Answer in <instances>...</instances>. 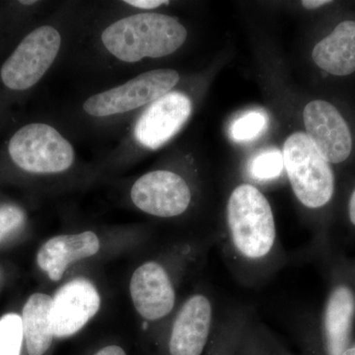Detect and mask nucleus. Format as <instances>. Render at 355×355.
Instances as JSON below:
<instances>
[{
  "mask_svg": "<svg viewBox=\"0 0 355 355\" xmlns=\"http://www.w3.org/2000/svg\"><path fill=\"white\" fill-rule=\"evenodd\" d=\"M220 247L231 272L245 286L265 282L282 263L272 207L253 184H239L229 196Z\"/></svg>",
  "mask_w": 355,
  "mask_h": 355,
  "instance_id": "obj_1",
  "label": "nucleus"
},
{
  "mask_svg": "<svg viewBox=\"0 0 355 355\" xmlns=\"http://www.w3.org/2000/svg\"><path fill=\"white\" fill-rule=\"evenodd\" d=\"M268 121V116L263 112L251 111L244 114L231 125V137L237 142L251 141L266 130Z\"/></svg>",
  "mask_w": 355,
  "mask_h": 355,
  "instance_id": "obj_20",
  "label": "nucleus"
},
{
  "mask_svg": "<svg viewBox=\"0 0 355 355\" xmlns=\"http://www.w3.org/2000/svg\"><path fill=\"white\" fill-rule=\"evenodd\" d=\"M99 249V239L91 231L57 236L44 243L39 250L37 263L53 282H58L70 263L94 256Z\"/></svg>",
  "mask_w": 355,
  "mask_h": 355,
  "instance_id": "obj_14",
  "label": "nucleus"
},
{
  "mask_svg": "<svg viewBox=\"0 0 355 355\" xmlns=\"http://www.w3.org/2000/svg\"><path fill=\"white\" fill-rule=\"evenodd\" d=\"M214 306L202 293L190 296L173 321L168 349L170 355H202L214 326Z\"/></svg>",
  "mask_w": 355,
  "mask_h": 355,
  "instance_id": "obj_8",
  "label": "nucleus"
},
{
  "mask_svg": "<svg viewBox=\"0 0 355 355\" xmlns=\"http://www.w3.org/2000/svg\"><path fill=\"white\" fill-rule=\"evenodd\" d=\"M313 60L320 69L336 76L355 71V21L340 23L331 34L315 46Z\"/></svg>",
  "mask_w": 355,
  "mask_h": 355,
  "instance_id": "obj_15",
  "label": "nucleus"
},
{
  "mask_svg": "<svg viewBox=\"0 0 355 355\" xmlns=\"http://www.w3.org/2000/svg\"><path fill=\"white\" fill-rule=\"evenodd\" d=\"M343 355H355V343H352Z\"/></svg>",
  "mask_w": 355,
  "mask_h": 355,
  "instance_id": "obj_27",
  "label": "nucleus"
},
{
  "mask_svg": "<svg viewBox=\"0 0 355 355\" xmlns=\"http://www.w3.org/2000/svg\"><path fill=\"white\" fill-rule=\"evenodd\" d=\"M284 169V155L279 149H270L254 156L249 172L257 181H270L280 176Z\"/></svg>",
  "mask_w": 355,
  "mask_h": 355,
  "instance_id": "obj_19",
  "label": "nucleus"
},
{
  "mask_svg": "<svg viewBox=\"0 0 355 355\" xmlns=\"http://www.w3.org/2000/svg\"><path fill=\"white\" fill-rule=\"evenodd\" d=\"M330 3V0H303L301 2V4L307 9H316Z\"/></svg>",
  "mask_w": 355,
  "mask_h": 355,
  "instance_id": "obj_25",
  "label": "nucleus"
},
{
  "mask_svg": "<svg viewBox=\"0 0 355 355\" xmlns=\"http://www.w3.org/2000/svg\"><path fill=\"white\" fill-rule=\"evenodd\" d=\"M191 101L181 92H170L156 100L140 116L135 137L140 146L159 148L173 139L184 127L191 114Z\"/></svg>",
  "mask_w": 355,
  "mask_h": 355,
  "instance_id": "obj_9",
  "label": "nucleus"
},
{
  "mask_svg": "<svg viewBox=\"0 0 355 355\" xmlns=\"http://www.w3.org/2000/svg\"><path fill=\"white\" fill-rule=\"evenodd\" d=\"M101 305L99 293L90 280L76 279L58 289L51 310L55 338H67L81 330L97 314Z\"/></svg>",
  "mask_w": 355,
  "mask_h": 355,
  "instance_id": "obj_10",
  "label": "nucleus"
},
{
  "mask_svg": "<svg viewBox=\"0 0 355 355\" xmlns=\"http://www.w3.org/2000/svg\"><path fill=\"white\" fill-rule=\"evenodd\" d=\"M95 355H127V354L118 345H109L99 350Z\"/></svg>",
  "mask_w": 355,
  "mask_h": 355,
  "instance_id": "obj_24",
  "label": "nucleus"
},
{
  "mask_svg": "<svg viewBox=\"0 0 355 355\" xmlns=\"http://www.w3.org/2000/svg\"><path fill=\"white\" fill-rule=\"evenodd\" d=\"M179 80L176 70H150L121 85L91 96L84 102L83 110L97 118L128 113L168 94Z\"/></svg>",
  "mask_w": 355,
  "mask_h": 355,
  "instance_id": "obj_6",
  "label": "nucleus"
},
{
  "mask_svg": "<svg viewBox=\"0 0 355 355\" xmlns=\"http://www.w3.org/2000/svg\"><path fill=\"white\" fill-rule=\"evenodd\" d=\"M125 3L135 7V8L151 10V9L158 8L163 4H168L169 1H164V0H127Z\"/></svg>",
  "mask_w": 355,
  "mask_h": 355,
  "instance_id": "obj_22",
  "label": "nucleus"
},
{
  "mask_svg": "<svg viewBox=\"0 0 355 355\" xmlns=\"http://www.w3.org/2000/svg\"><path fill=\"white\" fill-rule=\"evenodd\" d=\"M130 197L137 209L162 218L182 216L193 198L188 182L168 170H155L140 177L133 184Z\"/></svg>",
  "mask_w": 355,
  "mask_h": 355,
  "instance_id": "obj_7",
  "label": "nucleus"
},
{
  "mask_svg": "<svg viewBox=\"0 0 355 355\" xmlns=\"http://www.w3.org/2000/svg\"><path fill=\"white\" fill-rule=\"evenodd\" d=\"M307 135L329 163H342L352 153V137L347 121L334 105L315 100L305 107Z\"/></svg>",
  "mask_w": 355,
  "mask_h": 355,
  "instance_id": "obj_11",
  "label": "nucleus"
},
{
  "mask_svg": "<svg viewBox=\"0 0 355 355\" xmlns=\"http://www.w3.org/2000/svg\"><path fill=\"white\" fill-rule=\"evenodd\" d=\"M188 37L186 28L165 14H133L108 26L102 33L103 46L128 64L144 58L167 57L179 50Z\"/></svg>",
  "mask_w": 355,
  "mask_h": 355,
  "instance_id": "obj_2",
  "label": "nucleus"
},
{
  "mask_svg": "<svg viewBox=\"0 0 355 355\" xmlns=\"http://www.w3.org/2000/svg\"><path fill=\"white\" fill-rule=\"evenodd\" d=\"M4 155L20 171L34 175L58 174L76 159L73 146L48 123H28L7 140Z\"/></svg>",
  "mask_w": 355,
  "mask_h": 355,
  "instance_id": "obj_3",
  "label": "nucleus"
},
{
  "mask_svg": "<svg viewBox=\"0 0 355 355\" xmlns=\"http://www.w3.org/2000/svg\"><path fill=\"white\" fill-rule=\"evenodd\" d=\"M282 155L287 177L298 202L309 209L328 205L335 191V175L330 163L307 133L291 135L284 144Z\"/></svg>",
  "mask_w": 355,
  "mask_h": 355,
  "instance_id": "obj_4",
  "label": "nucleus"
},
{
  "mask_svg": "<svg viewBox=\"0 0 355 355\" xmlns=\"http://www.w3.org/2000/svg\"><path fill=\"white\" fill-rule=\"evenodd\" d=\"M250 322H251V320H250L249 323L247 324L246 329H245L244 334H243L241 345L247 355H253V343H252L251 330H250Z\"/></svg>",
  "mask_w": 355,
  "mask_h": 355,
  "instance_id": "obj_23",
  "label": "nucleus"
},
{
  "mask_svg": "<svg viewBox=\"0 0 355 355\" xmlns=\"http://www.w3.org/2000/svg\"><path fill=\"white\" fill-rule=\"evenodd\" d=\"M53 298L35 293L28 298L22 310L23 335L29 355H44L53 343L51 310Z\"/></svg>",
  "mask_w": 355,
  "mask_h": 355,
  "instance_id": "obj_16",
  "label": "nucleus"
},
{
  "mask_svg": "<svg viewBox=\"0 0 355 355\" xmlns=\"http://www.w3.org/2000/svg\"><path fill=\"white\" fill-rule=\"evenodd\" d=\"M355 320V294L347 284L331 288L318 328L324 355H343L352 345Z\"/></svg>",
  "mask_w": 355,
  "mask_h": 355,
  "instance_id": "obj_13",
  "label": "nucleus"
},
{
  "mask_svg": "<svg viewBox=\"0 0 355 355\" xmlns=\"http://www.w3.org/2000/svg\"><path fill=\"white\" fill-rule=\"evenodd\" d=\"M249 321L248 313L243 309L230 311L221 317L214 331V354L234 355Z\"/></svg>",
  "mask_w": 355,
  "mask_h": 355,
  "instance_id": "obj_17",
  "label": "nucleus"
},
{
  "mask_svg": "<svg viewBox=\"0 0 355 355\" xmlns=\"http://www.w3.org/2000/svg\"><path fill=\"white\" fill-rule=\"evenodd\" d=\"M26 222L24 210L13 203L0 205V242L17 232Z\"/></svg>",
  "mask_w": 355,
  "mask_h": 355,
  "instance_id": "obj_21",
  "label": "nucleus"
},
{
  "mask_svg": "<svg viewBox=\"0 0 355 355\" xmlns=\"http://www.w3.org/2000/svg\"><path fill=\"white\" fill-rule=\"evenodd\" d=\"M133 305L146 321H158L171 314L176 289L171 275L162 263L150 261L133 272L130 280Z\"/></svg>",
  "mask_w": 355,
  "mask_h": 355,
  "instance_id": "obj_12",
  "label": "nucleus"
},
{
  "mask_svg": "<svg viewBox=\"0 0 355 355\" xmlns=\"http://www.w3.org/2000/svg\"><path fill=\"white\" fill-rule=\"evenodd\" d=\"M23 340L19 315L9 313L0 318V355H20Z\"/></svg>",
  "mask_w": 355,
  "mask_h": 355,
  "instance_id": "obj_18",
  "label": "nucleus"
},
{
  "mask_svg": "<svg viewBox=\"0 0 355 355\" xmlns=\"http://www.w3.org/2000/svg\"><path fill=\"white\" fill-rule=\"evenodd\" d=\"M60 46L62 36L53 26L28 33L0 64V93L13 96L31 90L55 62Z\"/></svg>",
  "mask_w": 355,
  "mask_h": 355,
  "instance_id": "obj_5",
  "label": "nucleus"
},
{
  "mask_svg": "<svg viewBox=\"0 0 355 355\" xmlns=\"http://www.w3.org/2000/svg\"><path fill=\"white\" fill-rule=\"evenodd\" d=\"M349 216L350 221L355 226V190L350 197L349 203Z\"/></svg>",
  "mask_w": 355,
  "mask_h": 355,
  "instance_id": "obj_26",
  "label": "nucleus"
}]
</instances>
